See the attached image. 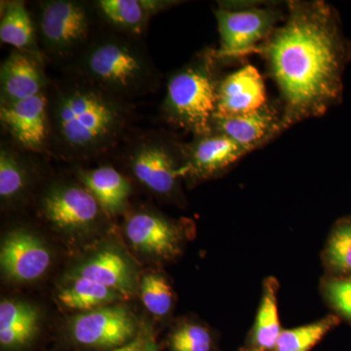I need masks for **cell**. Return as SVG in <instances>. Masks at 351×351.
I'll return each instance as SVG.
<instances>
[{
  "label": "cell",
  "instance_id": "cell-1",
  "mask_svg": "<svg viewBox=\"0 0 351 351\" xmlns=\"http://www.w3.org/2000/svg\"><path fill=\"white\" fill-rule=\"evenodd\" d=\"M253 53L263 57L280 95L282 132L341 103L351 43L327 2L288 1L282 22Z\"/></svg>",
  "mask_w": 351,
  "mask_h": 351
},
{
  "label": "cell",
  "instance_id": "cell-2",
  "mask_svg": "<svg viewBox=\"0 0 351 351\" xmlns=\"http://www.w3.org/2000/svg\"><path fill=\"white\" fill-rule=\"evenodd\" d=\"M49 154L77 161L108 154L127 137L134 110L82 76L51 80L47 89Z\"/></svg>",
  "mask_w": 351,
  "mask_h": 351
},
{
  "label": "cell",
  "instance_id": "cell-3",
  "mask_svg": "<svg viewBox=\"0 0 351 351\" xmlns=\"http://www.w3.org/2000/svg\"><path fill=\"white\" fill-rule=\"evenodd\" d=\"M71 66L73 73L126 101L152 93L160 83L140 39L112 29L98 32Z\"/></svg>",
  "mask_w": 351,
  "mask_h": 351
},
{
  "label": "cell",
  "instance_id": "cell-4",
  "mask_svg": "<svg viewBox=\"0 0 351 351\" xmlns=\"http://www.w3.org/2000/svg\"><path fill=\"white\" fill-rule=\"evenodd\" d=\"M223 63L216 49L201 51L170 76L161 105V117L171 125L200 136L211 132L216 112L217 90Z\"/></svg>",
  "mask_w": 351,
  "mask_h": 351
},
{
  "label": "cell",
  "instance_id": "cell-5",
  "mask_svg": "<svg viewBox=\"0 0 351 351\" xmlns=\"http://www.w3.org/2000/svg\"><path fill=\"white\" fill-rule=\"evenodd\" d=\"M38 7L36 31L44 57L73 66L99 32L101 18L94 2L44 0Z\"/></svg>",
  "mask_w": 351,
  "mask_h": 351
},
{
  "label": "cell",
  "instance_id": "cell-6",
  "mask_svg": "<svg viewBox=\"0 0 351 351\" xmlns=\"http://www.w3.org/2000/svg\"><path fill=\"white\" fill-rule=\"evenodd\" d=\"M285 9L265 1H218L214 10L219 46L216 56L221 63L239 61L265 43L284 20Z\"/></svg>",
  "mask_w": 351,
  "mask_h": 351
},
{
  "label": "cell",
  "instance_id": "cell-7",
  "mask_svg": "<svg viewBox=\"0 0 351 351\" xmlns=\"http://www.w3.org/2000/svg\"><path fill=\"white\" fill-rule=\"evenodd\" d=\"M132 174L145 188L160 196L174 195L186 177L184 144L157 132L132 138L124 151Z\"/></svg>",
  "mask_w": 351,
  "mask_h": 351
},
{
  "label": "cell",
  "instance_id": "cell-8",
  "mask_svg": "<svg viewBox=\"0 0 351 351\" xmlns=\"http://www.w3.org/2000/svg\"><path fill=\"white\" fill-rule=\"evenodd\" d=\"M69 329L76 343L110 350L134 339L136 322L125 307L103 306L75 316Z\"/></svg>",
  "mask_w": 351,
  "mask_h": 351
},
{
  "label": "cell",
  "instance_id": "cell-9",
  "mask_svg": "<svg viewBox=\"0 0 351 351\" xmlns=\"http://www.w3.org/2000/svg\"><path fill=\"white\" fill-rule=\"evenodd\" d=\"M0 121L21 151L49 152L47 91L27 100L0 105Z\"/></svg>",
  "mask_w": 351,
  "mask_h": 351
},
{
  "label": "cell",
  "instance_id": "cell-10",
  "mask_svg": "<svg viewBox=\"0 0 351 351\" xmlns=\"http://www.w3.org/2000/svg\"><path fill=\"white\" fill-rule=\"evenodd\" d=\"M41 210L53 226L63 230L90 228L104 212L85 186L66 182L51 186L41 198Z\"/></svg>",
  "mask_w": 351,
  "mask_h": 351
},
{
  "label": "cell",
  "instance_id": "cell-11",
  "mask_svg": "<svg viewBox=\"0 0 351 351\" xmlns=\"http://www.w3.org/2000/svg\"><path fill=\"white\" fill-rule=\"evenodd\" d=\"M211 131L221 134L253 152L282 133L281 110L267 103L251 112L215 114L211 120Z\"/></svg>",
  "mask_w": 351,
  "mask_h": 351
},
{
  "label": "cell",
  "instance_id": "cell-12",
  "mask_svg": "<svg viewBox=\"0 0 351 351\" xmlns=\"http://www.w3.org/2000/svg\"><path fill=\"white\" fill-rule=\"evenodd\" d=\"M45 60L14 50L0 66V105H10L47 91L50 80L44 69Z\"/></svg>",
  "mask_w": 351,
  "mask_h": 351
},
{
  "label": "cell",
  "instance_id": "cell-13",
  "mask_svg": "<svg viewBox=\"0 0 351 351\" xmlns=\"http://www.w3.org/2000/svg\"><path fill=\"white\" fill-rule=\"evenodd\" d=\"M184 152L186 177L208 179L228 169L251 151L211 131L195 136L193 142L184 145Z\"/></svg>",
  "mask_w": 351,
  "mask_h": 351
},
{
  "label": "cell",
  "instance_id": "cell-14",
  "mask_svg": "<svg viewBox=\"0 0 351 351\" xmlns=\"http://www.w3.org/2000/svg\"><path fill=\"white\" fill-rule=\"evenodd\" d=\"M47 247L27 230L9 233L1 245L0 265L9 278L19 282L36 280L49 267Z\"/></svg>",
  "mask_w": 351,
  "mask_h": 351
},
{
  "label": "cell",
  "instance_id": "cell-15",
  "mask_svg": "<svg viewBox=\"0 0 351 351\" xmlns=\"http://www.w3.org/2000/svg\"><path fill=\"white\" fill-rule=\"evenodd\" d=\"M269 103L262 75L246 64L221 77L217 90L216 115L254 112Z\"/></svg>",
  "mask_w": 351,
  "mask_h": 351
},
{
  "label": "cell",
  "instance_id": "cell-16",
  "mask_svg": "<svg viewBox=\"0 0 351 351\" xmlns=\"http://www.w3.org/2000/svg\"><path fill=\"white\" fill-rule=\"evenodd\" d=\"M179 3L174 0H99L97 12L113 31L140 38L156 14Z\"/></svg>",
  "mask_w": 351,
  "mask_h": 351
},
{
  "label": "cell",
  "instance_id": "cell-17",
  "mask_svg": "<svg viewBox=\"0 0 351 351\" xmlns=\"http://www.w3.org/2000/svg\"><path fill=\"white\" fill-rule=\"evenodd\" d=\"M125 230L132 245L144 253L170 258L180 252V230L160 215L149 212L132 215Z\"/></svg>",
  "mask_w": 351,
  "mask_h": 351
},
{
  "label": "cell",
  "instance_id": "cell-18",
  "mask_svg": "<svg viewBox=\"0 0 351 351\" xmlns=\"http://www.w3.org/2000/svg\"><path fill=\"white\" fill-rule=\"evenodd\" d=\"M78 178L106 214L114 216L125 209L131 193V184L112 166L78 170Z\"/></svg>",
  "mask_w": 351,
  "mask_h": 351
},
{
  "label": "cell",
  "instance_id": "cell-19",
  "mask_svg": "<svg viewBox=\"0 0 351 351\" xmlns=\"http://www.w3.org/2000/svg\"><path fill=\"white\" fill-rule=\"evenodd\" d=\"M0 40L15 50L45 60L39 45L38 31L24 1L13 0L2 5Z\"/></svg>",
  "mask_w": 351,
  "mask_h": 351
},
{
  "label": "cell",
  "instance_id": "cell-20",
  "mask_svg": "<svg viewBox=\"0 0 351 351\" xmlns=\"http://www.w3.org/2000/svg\"><path fill=\"white\" fill-rule=\"evenodd\" d=\"M75 277L88 279L122 295L131 294L133 276L125 258L113 250H104L80 265Z\"/></svg>",
  "mask_w": 351,
  "mask_h": 351
},
{
  "label": "cell",
  "instance_id": "cell-21",
  "mask_svg": "<svg viewBox=\"0 0 351 351\" xmlns=\"http://www.w3.org/2000/svg\"><path fill=\"white\" fill-rule=\"evenodd\" d=\"M281 332L277 282L274 278H269L263 284L262 301L252 331L250 348L274 351Z\"/></svg>",
  "mask_w": 351,
  "mask_h": 351
},
{
  "label": "cell",
  "instance_id": "cell-22",
  "mask_svg": "<svg viewBox=\"0 0 351 351\" xmlns=\"http://www.w3.org/2000/svg\"><path fill=\"white\" fill-rule=\"evenodd\" d=\"M16 145L1 143L0 147V197L18 199L29 186V165L24 152Z\"/></svg>",
  "mask_w": 351,
  "mask_h": 351
},
{
  "label": "cell",
  "instance_id": "cell-23",
  "mask_svg": "<svg viewBox=\"0 0 351 351\" xmlns=\"http://www.w3.org/2000/svg\"><path fill=\"white\" fill-rule=\"evenodd\" d=\"M121 297L112 289L80 277H75V282L58 295L59 301L68 308L88 311L106 306Z\"/></svg>",
  "mask_w": 351,
  "mask_h": 351
},
{
  "label": "cell",
  "instance_id": "cell-24",
  "mask_svg": "<svg viewBox=\"0 0 351 351\" xmlns=\"http://www.w3.org/2000/svg\"><path fill=\"white\" fill-rule=\"evenodd\" d=\"M339 323L336 316L328 315L311 324L282 330L274 351H311Z\"/></svg>",
  "mask_w": 351,
  "mask_h": 351
},
{
  "label": "cell",
  "instance_id": "cell-25",
  "mask_svg": "<svg viewBox=\"0 0 351 351\" xmlns=\"http://www.w3.org/2000/svg\"><path fill=\"white\" fill-rule=\"evenodd\" d=\"M325 258L332 271L343 277L351 276V216L339 219L335 225Z\"/></svg>",
  "mask_w": 351,
  "mask_h": 351
},
{
  "label": "cell",
  "instance_id": "cell-26",
  "mask_svg": "<svg viewBox=\"0 0 351 351\" xmlns=\"http://www.w3.org/2000/svg\"><path fill=\"white\" fill-rule=\"evenodd\" d=\"M141 298L147 311L156 316L166 315L173 304L172 289L159 274H147L141 283Z\"/></svg>",
  "mask_w": 351,
  "mask_h": 351
},
{
  "label": "cell",
  "instance_id": "cell-27",
  "mask_svg": "<svg viewBox=\"0 0 351 351\" xmlns=\"http://www.w3.org/2000/svg\"><path fill=\"white\" fill-rule=\"evenodd\" d=\"M169 346L171 351H211V335L200 325H182L171 334Z\"/></svg>",
  "mask_w": 351,
  "mask_h": 351
},
{
  "label": "cell",
  "instance_id": "cell-28",
  "mask_svg": "<svg viewBox=\"0 0 351 351\" xmlns=\"http://www.w3.org/2000/svg\"><path fill=\"white\" fill-rule=\"evenodd\" d=\"M324 289L332 306L351 322V276L330 279Z\"/></svg>",
  "mask_w": 351,
  "mask_h": 351
},
{
  "label": "cell",
  "instance_id": "cell-29",
  "mask_svg": "<svg viewBox=\"0 0 351 351\" xmlns=\"http://www.w3.org/2000/svg\"><path fill=\"white\" fill-rule=\"evenodd\" d=\"M38 318V311L27 302L6 300L0 304V330Z\"/></svg>",
  "mask_w": 351,
  "mask_h": 351
},
{
  "label": "cell",
  "instance_id": "cell-30",
  "mask_svg": "<svg viewBox=\"0 0 351 351\" xmlns=\"http://www.w3.org/2000/svg\"><path fill=\"white\" fill-rule=\"evenodd\" d=\"M38 319L27 321L8 329L0 330V343L6 348H17L27 345L38 332Z\"/></svg>",
  "mask_w": 351,
  "mask_h": 351
},
{
  "label": "cell",
  "instance_id": "cell-31",
  "mask_svg": "<svg viewBox=\"0 0 351 351\" xmlns=\"http://www.w3.org/2000/svg\"><path fill=\"white\" fill-rule=\"evenodd\" d=\"M108 351H159L156 341L149 336H138L126 345Z\"/></svg>",
  "mask_w": 351,
  "mask_h": 351
},
{
  "label": "cell",
  "instance_id": "cell-32",
  "mask_svg": "<svg viewBox=\"0 0 351 351\" xmlns=\"http://www.w3.org/2000/svg\"><path fill=\"white\" fill-rule=\"evenodd\" d=\"M243 351H263V350H254V348H247L246 350H243Z\"/></svg>",
  "mask_w": 351,
  "mask_h": 351
}]
</instances>
